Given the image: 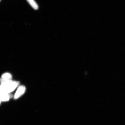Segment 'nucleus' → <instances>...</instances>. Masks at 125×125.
<instances>
[{"label": "nucleus", "instance_id": "obj_2", "mask_svg": "<svg viewBox=\"0 0 125 125\" xmlns=\"http://www.w3.org/2000/svg\"><path fill=\"white\" fill-rule=\"evenodd\" d=\"M26 88L24 85H21L18 87L14 96V99H18L26 91Z\"/></svg>", "mask_w": 125, "mask_h": 125}, {"label": "nucleus", "instance_id": "obj_6", "mask_svg": "<svg viewBox=\"0 0 125 125\" xmlns=\"http://www.w3.org/2000/svg\"><path fill=\"white\" fill-rule=\"evenodd\" d=\"M1 0H0V1Z\"/></svg>", "mask_w": 125, "mask_h": 125}, {"label": "nucleus", "instance_id": "obj_1", "mask_svg": "<svg viewBox=\"0 0 125 125\" xmlns=\"http://www.w3.org/2000/svg\"><path fill=\"white\" fill-rule=\"evenodd\" d=\"M19 84V82L12 80L1 82L0 86V93H10L15 90Z\"/></svg>", "mask_w": 125, "mask_h": 125}, {"label": "nucleus", "instance_id": "obj_5", "mask_svg": "<svg viewBox=\"0 0 125 125\" xmlns=\"http://www.w3.org/2000/svg\"><path fill=\"white\" fill-rule=\"evenodd\" d=\"M27 2L35 10H37L38 9V6L34 0H26Z\"/></svg>", "mask_w": 125, "mask_h": 125}, {"label": "nucleus", "instance_id": "obj_4", "mask_svg": "<svg viewBox=\"0 0 125 125\" xmlns=\"http://www.w3.org/2000/svg\"><path fill=\"white\" fill-rule=\"evenodd\" d=\"M12 97V95L10 93H0L1 101L6 102L8 101Z\"/></svg>", "mask_w": 125, "mask_h": 125}, {"label": "nucleus", "instance_id": "obj_3", "mask_svg": "<svg viewBox=\"0 0 125 125\" xmlns=\"http://www.w3.org/2000/svg\"><path fill=\"white\" fill-rule=\"evenodd\" d=\"M12 79V76L10 73H4L1 76V82L11 80Z\"/></svg>", "mask_w": 125, "mask_h": 125}]
</instances>
